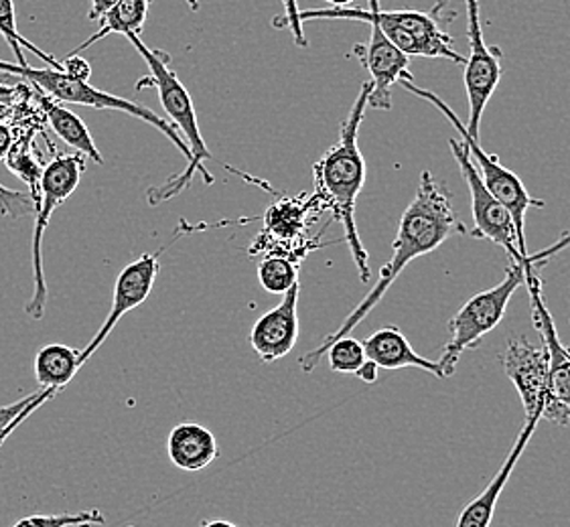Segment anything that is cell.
Wrapping results in <instances>:
<instances>
[{
    "label": "cell",
    "mask_w": 570,
    "mask_h": 527,
    "mask_svg": "<svg viewBox=\"0 0 570 527\" xmlns=\"http://www.w3.org/2000/svg\"><path fill=\"white\" fill-rule=\"evenodd\" d=\"M468 233L465 223L461 221L455 207H453V197L449 193V189L434 179L433 172H422L419 191L400 219L396 240L392 243V258H390V262L384 264L376 285L367 292V297L352 310V315L343 321L337 331L331 332L317 349L301 357V369L305 374H311L315 367L320 366L327 347L335 339L350 337V332L354 331L355 327L364 321L372 310L376 309L377 302L384 298L386 290L394 285V280L402 275V270L412 260L433 252L453 236H468Z\"/></svg>",
    "instance_id": "1"
},
{
    "label": "cell",
    "mask_w": 570,
    "mask_h": 527,
    "mask_svg": "<svg viewBox=\"0 0 570 527\" xmlns=\"http://www.w3.org/2000/svg\"><path fill=\"white\" fill-rule=\"evenodd\" d=\"M370 90H372V83L365 81L350 115L343 120L340 140L313 167L315 187H317L315 197L320 199L321 206L330 209L333 219L342 223L345 241L350 246V252L364 285L370 282V266H367V252L355 226V203L365 183V161L357 145V137H360V127L364 122Z\"/></svg>",
    "instance_id": "2"
},
{
    "label": "cell",
    "mask_w": 570,
    "mask_h": 527,
    "mask_svg": "<svg viewBox=\"0 0 570 527\" xmlns=\"http://www.w3.org/2000/svg\"><path fill=\"white\" fill-rule=\"evenodd\" d=\"M126 39L130 41V46L137 49L138 56L145 59L150 71V81L159 92L163 110L171 118V125H175L177 130H181L183 140L189 149V161H187L185 171L171 177L167 183L153 187L147 193L150 206H159L163 201H169L173 197L183 193L185 189H189L197 172L202 175L206 185L216 183V177L206 169V162L212 161L214 155L207 147L206 138L202 137L191 93L183 86L177 73L169 69V58L165 53L145 46L140 34H128Z\"/></svg>",
    "instance_id": "3"
},
{
    "label": "cell",
    "mask_w": 570,
    "mask_h": 527,
    "mask_svg": "<svg viewBox=\"0 0 570 527\" xmlns=\"http://www.w3.org/2000/svg\"><path fill=\"white\" fill-rule=\"evenodd\" d=\"M446 0H439L431 11H382L377 0H370V9H308L301 11V23L321 19H343L377 24L392 46L409 58L449 59L465 66V58L455 51L451 34L443 29Z\"/></svg>",
    "instance_id": "4"
},
{
    "label": "cell",
    "mask_w": 570,
    "mask_h": 527,
    "mask_svg": "<svg viewBox=\"0 0 570 527\" xmlns=\"http://www.w3.org/2000/svg\"><path fill=\"white\" fill-rule=\"evenodd\" d=\"M567 246H570V231H567L554 246H550L547 250L530 253L528 262L510 264L505 278L498 287L469 298L455 317L449 321L451 339L445 345L443 356L436 361L443 369L445 378H451L455 374L456 364L468 349H475L483 341V337L490 335L502 322L515 290L525 285V268L544 262L550 256L564 250Z\"/></svg>",
    "instance_id": "5"
},
{
    "label": "cell",
    "mask_w": 570,
    "mask_h": 527,
    "mask_svg": "<svg viewBox=\"0 0 570 527\" xmlns=\"http://www.w3.org/2000/svg\"><path fill=\"white\" fill-rule=\"evenodd\" d=\"M0 73L17 76V78H24V80L31 81L39 92L46 93L51 100H56L59 103L90 106L94 110H115V112H122V115L138 118L140 122L157 128L160 135L169 138L173 145L179 149L183 157L189 161V149H187L181 135L177 132V128H173L171 122H167L163 116L153 112L147 106H140V103L126 100V98H120V96H115V93L98 90V88L90 86L88 81L76 80V78H71V76L59 71V69H41L33 68L29 63L19 66V63L0 61Z\"/></svg>",
    "instance_id": "6"
},
{
    "label": "cell",
    "mask_w": 570,
    "mask_h": 527,
    "mask_svg": "<svg viewBox=\"0 0 570 527\" xmlns=\"http://www.w3.org/2000/svg\"><path fill=\"white\" fill-rule=\"evenodd\" d=\"M399 83L404 90H409V92L414 93V96H419L421 100L433 103L436 110H441V112L446 116V120L453 125V128L459 130V135L465 138L463 145H465V149H468L471 161L475 162V167H478L481 181L490 189L491 196L495 197V199L510 211L513 223H515V230H518V238H520L522 246L525 248V213H528L530 209H534V207L542 209V207H547V203H544L542 199L530 196L524 183H522V179H520L515 172L505 169L498 157L488 155L485 150L481 149L478 138H473L469 135L465 125H463V122L459 120V116L446 106L445 100H441V98H439L436 93L431 92V90H422V88H419V86L414 83V78H404V80H400Z\"/></svg>",
    "instance_id": "7"
},
{
    "label": "cell",
    "mask_w": 570,
    "mask_h": 527,
    "mask_svg": "<svg viewBox=\"0 0 570 527\" xmlns=\"http://www.w3.org/2000/svg\"><path fill=\"white\" fill-rule=\"evenodd\" d=\"M83 171H86L83 155H58L53 161L46 165L41 175V196L35 207L33 246H31L33 292L24 305V312L35 321H41L47 309L46 272H43V252H41L43 236L53 211L78 189Z\"/></svg>",
    "instance_id": "8"
},
{
    "label": "cell",
    "mask_w": 570,
    "mask_h": 527,
    "mask_svg": "<svg viewBox=\"0 0 570 527\" xmlns=\"http://www.w3.org/2000/svg\"><path fill=\"white\" fill-rule=\"evenodd\" d=\"M502 366L524 404L525 418L569 425V410L550 396L544 345L538 347L525 337H513L503 351Z\"/></svg>",
    "instance_id": "9"
},
{
    "label": "cell",
    "mask_w": 570,
    "mask_h": 527,
    "mask_svg": "<svg viewBox=\"0 0 570 527\" xmlns=\"http://www.w3.org/2000/svg\"><path fill=\"white\" fill-rule=\"evenodd\" d=\"M449 147H451L453 159L459 165L461 175L468 183L469 193H471V211H473V221H475L471 238L498 243L500 248H503V252H508L512 262H528L530 253L518 238V230H515L510 211L495 197L491 196L490 189L483 185L478 167H475V162L471 161L465 145L451 138Z\"/></svg>",
    "instance_id": "10"
},
{
    "label": "cell",
    "mask_w": 570,
    "mask_h": 527,
    "mask_svg": "<svg viewBox=\"0 0 570 527\" xmlns=\"http://www.w3.org/2000/svg\"><path fill=\"white\" fill-rule=\"evenodd\" d=\"M468 9V41L471 56L465 58V90H468L469 122L468 132L480 138L481 118L490 103L491 96L502 80V49L490 47L483 39L481 29L480 2L465 0Z\"/></svg>",
    "instance_id": "11"
},
{
    "label": "cell",
    "mask_w": 570,
    "mask_h": 527,
    "mask_svg": "<svg viewBox=\"0 0 570 527\" xmlns=\"http://www.w3.org/2000/svg\"><path fill=\"white\" fill-rule=\"evenodd\" d=\"M159 270V253H145L120 270L115 282V298L110 312L104 319L102 327L91 337L90 344L81 349L80 366L88 364V359L102 347L104 341L115 331L116 325L125 315L138 309L149 298Z\"/></svg>",
    "instance_id": "12"
},
{
    "label": "cell",
    "mask_w": 570,
    "mask_h": 527,
    "mask_svg": "<svg viewBox=\"0 0 570 527\" xmlns=\"http://www.w3.org/2000/svg\"><path fill=\"white\" fill-rule=\"evenodd\" d=\"M537 268L538 264L525 268V287L530 292L532 321L547 349L550 396L570 412V351L560 341L554 319L550 317V310L547 309L544 295H542V280L538 276Z\"/></svg>",
    "instance_id": "13"
},
{
    "label": "cell",
    "mask_w": 570,
    "mask_h": 527,
    "mask_svg": "<svg viewBox=\"0 0 570 527\" xmlns=\"http://www.w3.org/2000/svg\"><path fill=\"white\" fill-rule=\"evenodd\" d=\"M354 53L370 73L372 90L367 96V108L390 110L392 108V88L409 73L411 58L404 56L390 43L377 24H372V37L367 46H355Z\"/></svg>",
    "instance_id": "14"
},
{
    "label": "cell",
    "mask_w": 570,
    "mask_h": 527,
    "mask_svg": "<svg viewBox=\"0 0 570 527\" xmlns=\"http://www.w3.org/2000/svg\"><path fill=\"white\" fill-rule=\"evenodd\" d=\"M298 295L301 285L297 282L286 292L278 307L264 312L263 317L254 322L250 345L263 364H276L295 349L298 339Z\"/></svg>",
    "instance_id": "15"
},
{
    "label": "cell",
    "mask_w": 570,
    "mask_h": 527,
    "mask_svg": "<svg viewBox=\"0 0 570 527\" xmlns=\"http://www.w3.org/2000/svg\"><path fill=\"white\" fill-rule=\"evenodd\" d=\"M538 422H540L538 418H525L524 428L520 430V435L515 438L512 450L508 453L502 467L495 473V477L488 483V487L473 501H469L465 505V509L461 511V516L456 519L455 527L491 526V519L495 516V507H498V501H500V495L503 494V489H505V485L510 481L515 465L522 459L525 447L530 445L532 436L537 432Z\"/></svg>",
    "instance_id": "16"
},
{
    "label": "cell",
    "mask_w": 570,
    "mask_h": 527,
    "mask_svg": "<svg viewBox=\"0 0 570 527\" xmlns=\"http://www.w3.org/2000/svg\"><path fill=\"white\" fill-rule=\"evenodd\" d=\"M362 344H364L365 357L370 361H374L380 369L416 367V369H422L426 374H433L436 378L446 379L441 366L436 361L419 356L414 351L411 341L406 339V335L394 325L377 329Z\"/></svg>",
    "instance_id": "17"
},
{
    "label": "cell",
    "mask_w": 570,
    "mask_h": 527,
    "mask_svg": "<svg viewBox=\"0 0 570 527\" xmlns=\"http://www.w3.org/2000/svg\"><path fill=\"white\" fill-rule=\"evenodd\" d=\"M219 447L216 436L206 426L181 422L167 438V455L177 469L195 473L204 470L216 460Z\"/></svg>",
    "instance_id": "18"
},
{
    "label": "cell",
    "mask_w": 570,
    "mask_h": 527,
    "mask_svg": "<svg viewBox=\"0 0 570 527\" xmlns=\"http://www.w3.org/2000/svg\"><path fill=\"white\" fill-rule=\"evenodd\" d=\"M80 367V349L68 345H46L35 356V378L41 390L58 394L73 381Z\"/></svg>",
    "instance_id": "19"
},
{
    "label": "cell",
    "mask_w": 570,
    "mask_h": 527,
    "mask_svg": "<svg viewBox=\"0 0 570 527\" xmlns=\"http://www.w3.org/2000/svg\"><path fill=\"white\" fill-rule=\"evenodd\" d=\"M41 108L46 112L47 122L49 127L53 128V132L58 135L66 145L71 149L78 150L86 159H91L98 165H104V157L100 150L96 147L94 138H91L90 130L83 125L80 116L73 115L66 106L51 100L49 96L43 93L41 98Z\"/></svg>",
    "instance_id": "20"
},
{
    "label": "cell",
    "mask_w": 570,
    "mask_h": 527,
    "mask_svg": "<svg viewBox=\"0 0 570 527\" xmlns=\"http://www.w3.org/2000/svg\"><path fill=\"white\" fill-rule=\"evenodd\" d=\"M153 0H120L116 7L104 14L98 21V31L88 37L81 46L76 47L68 56H80L88 47L102 41L108 34H140L147 23Z\"/></svg>",
    "instance_id": "21"
},
{
    "label": "cell",
    "mask_w": 570,
    "mask_h": 527,
    "mask_svg": "<svg viewBox=\"0 0 570 527\" xmlns=\"http://www.w3.org/2000/svg\"><path fill=\"white\" fill-rule=\"evenodd\" d=\"M317 201V197H313L308 203H298V201H283L271 207L264 216V233H273V238L278 240H293L298 238V233L303 231V219L307 216L311 206Z\"/></svg>",
    "instance_id": "22"
},
{
    "label": "cell",
    "mask_w": 570,
    "mask_h": 527,
    "mask_svg": "<svg viewBox=\"0 0 570 527\" xmlns=\"http://www.w3.org/2000/svg\"><path fill=\"white\" fill-rule=\"evenodd\" d=\"M258 280L266 292L286 295L298 282V262L286 256L268 253L258 264Z\"/></svg>",
    "instance_id": "23"
},
{
    "label": "cell",
    "mask_w": 570,
    "mask_h": 527,
    "mask_svg": "<svg viewBox=\"0 0 570 527\" xmlns=\"http://www.w3.org/2000/svg\"><path fill=\"white\" fill-rule=\"evenodd\" d=\"M0 34L4 37V41L11 47L19 66L27 63L23 53V47H27L37 58L43 59L49 68L59 69V71H61V61L51 58L49 53L41 51V49L35 47L33 43H29L23 34L17 31V12H14V2H12V0H0Z\"/></svg>",
    "instance_id": "24"
},
{
    "label": "cell",
    "mask_w": 570,
    "mask_h": 527,
    "mask_svg": "<svg viewBox=\"0 0 570 527\" xmlns=\"http://www.w3.org/2000/svg\"><path fill=\"white\" fill-rule=\"evenodd\" d=\"M58 394L51 390H39L29 394L23 400L14 401L9 406H0V445L9 438L12 430L29 418L31 414L41 408L46 401L53 400Z\"/></svg>",
    "instance_id": "25"
},
{
    "label": "cell",
    "mask_w": 570,
    "mask_h": 527,
    "mask_svg": "<svg viewBox=\"0 0 570 527\" xmlns=\"http://www.w3.org/2000/svg\"><path fill=\"white\" fill-rule=\"evenodd\" d=\"M327 359L330 367L335 374H345V376H355L360 371V367L367 361L365 357L364 344L357 341L354 337H342L335 339L327 347Z\"/></svg>",
    "instance_id": "26"
},
{
    "label": "cell",
    "mask_w": 570,
    "mask_h": 527,
    "mask_svg": "<svg viewBox=\"0 0 570 527\" xmlns=\"http://www.w3.org/2000/svg\"><path fill=\"white\" fill-rule=\"evenodd\" d=\"M102 511H73V514H51V516H29L19 519L12 527H94L104 526Z\"/></svg>",
    "instance_id": "27"
},
{
    "label": "cell",
    "mask_w": 570,
    "mask_h": 527,
    "mask_svg": "<svg viewBox=\"0 0 570 527\" xmlns=\"http://www.w3.org/2000/svg\"><path fill=\"white\" fill-rule=\"evenodd\" d=\"M35 203L31 196L21 191H11L0 185V216L7 218H23L27 213H33Z\"/></svg>",
    "instance_id": "28"
},
{
    "label": "cell",
    "mask_w": 570,
    "mask_h": 527,
    "mask_svg": "<svg viewBox=\"0 0 570 527\" xmlns=\"http://www.w3.org/2000/svg\"><path fill=\"white\" fill-rule=\"evenodd\" d=\"M285 7V14L283 17H274V27L283 29L288 27V31L293 33V39L298 47H307V39H305V31H303V23H301V9H298L297 0H283Z\"/></svg>",
    "instance_id": "29"
},
{
    "label": "cell",
    "mask_w": 570,
    "mask_h": 527,
    "mask_svg": "<svg viewBox=\"0 0 570 527\" xmlns=\"http://www.w3.org/2000/svg\"><path fill=\"white\" fill-rule=\"evenodd\" d=\"M61 71L81 81L90 80L91 76L90 63L80 56H66V61H61Z\"/></svg>",
    "instance_id": "30"
},
{
    "label": "cell",
    "mask_w": 570,
    "mask_h": 527,
    "mask_svg": "<svg viewBox=\"0 0 570 527\" xmlns=\"http://www.w3.org/2000/svg\"><path fill=\"white\" fill-rule=\"evenodd\" d=\"M120 0H91L90 12H88V19L98 23L102 19L106 12L110 11L112 7H116Z\"/></svg>",
    "instance_id": "31"
},
{
    "label": "cell",
    "mask_w": 570,
    "mask_h": 527,
    "mask_svg": "<svg viewBox=\"0 0 570 527\" xmlns=\"http://www.w3.org/2000/svg\"><path fill=\"white\" fill-rule=\"evenodd\" d=\"M12 130L0 122V161H4L9 157L12 149Z\"/></svg>",
    "instance_id": "32"
},
{
    "label": "cell",
    "mask_w": 570,
    "mask_h": 527,
    "mask_svg": "<svg viewBox=\"0 0 570 527\" xmlns=\"http://www.w3.org/2000/svg\"><path fill=\"white\" fill-rule=\"evenodd\" d=\"M357 378L362 379L364 384H376L377 376H380V367L374 361H365L364 366L360 367V371L355 374Z\"/></svg>",
    "instance_id": "33"
},
{
    "label": "cell",
    "mask_w": 570,
    "mask_h": 527,
    "mask_svg": "<svg viewBox=\"0 0 570 527\" xmlns=\"http://www.w3.org/2000/svg\"><path fill=\"white\" fill-rule=\"evenodd\" d=\"M202 527H238L234 526L232 521H226V519H214V521H204Z\"/></svg>",
    "instance_id": "34"
},
{
    "label": "cell",
    "mask_w": 570,
    "mask_h": 527,
    "mask_svg": "<svg viewBox=\"0 0 570 527\" xmlns=\"http://www.w3.org/2000/svg\"><path fill=\"white\" fill-rule=\"evenodd\" d=\"M327 4H331L333 9H345V7H352L355 0H325Z\"/></svg>",
    "instance_id": "35"
},
{
    "label": "cell",
    "mask_w": 570,
    "mask_h": 527,
    "mask_svg": "<svg viewBox=\"0 0 570 527\" xmlns=\"http://www.w3.org/2000/svg\"><path fill=\"white\" fill-rule=\"evenodd\" d=\"M191 11H199V0H185Z\"/></svg>",
    "instance_id": "36"
}]
</instances>
